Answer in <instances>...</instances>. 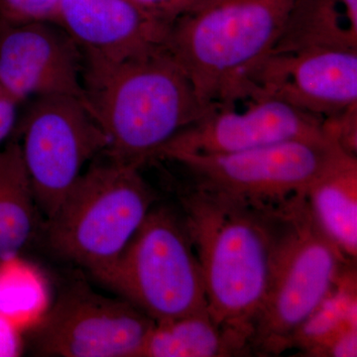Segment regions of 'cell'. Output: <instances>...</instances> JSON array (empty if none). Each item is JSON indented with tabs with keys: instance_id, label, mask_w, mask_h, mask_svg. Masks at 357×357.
I'll list each match as a JSON object with an SVG mask.
<instances>
[{
	"instance_id": "6da1fadb",
	"label": "cell",
	"mask_w": 357,
	"mask_h": 357,
	"mask_svg": "<svg viewBox=\"0 0 357 357\" xmlns=\"http://www.w3.org/2000/svg\"><path fill=\"white\" fill-rule=\"evenodd\" d=\"M180 213L203 274L208 312L250 342L283 229V204L260 206L191 185Z\"/></svg>"
},
{
	"instance_id": "7a4b0ae2",
	"label": "cell",
	"mask_w": 357,
	"mask_h": 357,
	"mask_svg": "<svg viewBox=\"0 0 357 357\" xmlns=\"http://www.w3.org/2000/svg\"><path fill=\"white\" fill-rule=\"evenodd\" d=\"M84 59L83 102L109 139L105 154L119 161L140 168L211 109L167 46L124 60Z\"/></svg>"
},
{
	"instance_id": "3957f363",
	"label": "cell",
	"mask_w": 357,
	"mask_h": 357,
	"mask_svg": "<svg viewBox=\"0 0 357 357\" xmlns=\"http://www.w3.org/2000/svg\"><path fill=\"white\" fill-rule=\"evenodd\" d=\"M296 0H206L171 27L167 49L204 105L243 96L249 73L271 53Z\"/></svg>"
},
{
	"instance_id": "277c9868",
	"label": "cell",
	"mask_w": 357,
	"mask_h": 357,
	"mask_svg": "<svg viewBox=\"0 0 357 357\" xmlns=\"http://www.w3.org/2000/svg\"><path fill=\"white\" fill-rule=\"evenodd\" d=\"M107 157L79 176L45 225L52 250L91 274L119 258L157 201L139 167Z\"/></svg>"
},
{
	"instance_id": "5b68a950",
	"label": "cell",
	"mask_w": 357,
	"mask_h": 357,
	"mask_svg": "<svg viewBox=\"0 0 357 357\" xmlns=\"http://www.w3.org/2000/svg\"><path fill=\"white\" fill-rule=\"evenodd\" d=\"M283 218L269 288L251 337L252 354L261 356L290 349L298 328L354 264L319 227L306 195L283 204Z\"/></svg>"
},
{
	"instance_id": "8992f818",
	"label": "cell",
	"mask_w": 357,
	"mask_h": 357,
	"mask_svg": "<svg viewBox=\"0 0 357 357\" xmlns=\"http://www.w3.org/2000/svg\"><path fill=\"white\" fill-rule=\"evenodd\" d=\"M91 275L156 323L208 312L198 257L169 206L155 204L119 258Z\"/></svg>"
},
{
	"instance_id": "52a82bcc",
	"label": "cell",
	"mask_w": 357,
	"mask_h": 357,
	"mask_svg": "<svg viewBox=\"0 0 357 357\" xmlns=\"http://www.w3.org/2000/svg\"><path fill=\"white\" fill-rule=\"evenodd\" d=\"M345 152L330 139L287 141L238 153L178 155L192 185L260 206L306 195Z\"/></svg>"
},
{
	"instance_id": "ba28073f",
	"label": "cell",
	"mask_w": 357,
	"mask_h": 357,
	"mask_svg": "<svg viewBox=\"0 0 357 357\" xmlns=\"http://www.w3.org/2000/svg\"><path fill=\"white\" fill-rule=\"evenodd\" d=\"M20 145L37 206L49 218L109 139L82 98L46 96L28 109Z\"/></svg>"
},
{
	"instance_id": "9c48e42d",
	"label": "cell",
	"mask_w": 357,
	"mask_h": 357,
	"mask_svg": "<svg viewBox=\"0 0 357 357\" xmlns=\"http://www.w3.org/2000/svg\"><path fill=\"white\" fill-rule=\"evenodd\" d=\"M156 321L128 301L84 284L61 294L31 337L39 356L139 357Z\"/></svg>"
},
{
	"instance_id": "30bf717a",
	"label": "cell",
	"mask_w": 357,
	"mask_h": 357,
	"mask_svg": "<svg viewBox=\"0 0 357 357\" xmlns=\"http://www.w3.org/2000/svg\"><path fill=\"white\" fill-rule=\"evenodd\" d=\"M239 100L243 109L236 102L211 107L199 121L173 138L157 158L238 153L287 141L328 139L323 119L279 98L249 93Z\"/></svg>"
},
{
	"instance_id": "8fae6325",
	"label": "cell",
	"mask_w": 357,
	"mask_h": 357,
	"mask_svg": "<svg viewBox=\"0 0 357 357\" xmlns=\"http://www.w3.org/2000/svg\"><path fill=\"white\" fill-rule=\"evenodd\" d=\"M249 93L279 98L319 119L357 105V50L317 48L270 53L249 73Z\"/></svg>"
},
{
	"instance_id": "7c38bea8",
	"label": "cell",
	"mask_w": 357,
	"mask_h": 357,
	"mask_svg": "<svg viewBox=\"0 0 357 357\" xmlns=\"http://www.w3.org/2000/svg\"><path fill=\"white\" fill-rule=\"evenodd\" d=\"M84 53L53 21L0 22V91L18 103L29 98L83 100Z\"/></svg>"
},
{
	"instance_id": "4fadbf2b",
	"label": "cell",
	"mask_w": 357,
	"mask_h": 357,
	"mask_svg": "<svg viewBox=\"0 0 357 357\" xmlns=\"http://www.w3.org/2000/svg\"><path fill=\"white\" fill-rule=\"evenodd\" d=\"M54 22L84 55L119 61L167 46L172 26L131 0H61Z\"/></svg>"
},
{
	"instance_id": "5bb4252c",
	"label": "cell",
	"mask_w": 357,
	"mask_h": 357,
	"mask_svg": "<svg viewBox=\"0 0 357 357\" xmlns=\"http://www.w3.org/2000/svg\"><path fill=\"white\" fill-rule=\"evenodd\" d=\"M312 217L347 259L357 255V159L344 153L306 192Z\"/></svg>"
},
{
	"instance_id": "9a60e30c",
	"label": "cell",
	"mask_w": 357,
	"mask_h": 357,
	"mask_svg": "<svg viewBox=\"0 0 357 357\" xmlns=\"http://www.w3.org/2000/svg\"><path fill=\"white\" fill-rule=\"evenodd\" d=\"M250 342L215 323L208 312L156 323L139 357L250 356Z\"/></svg>"
},
{
	"instance_id": "2e32d148",
	"label": "cell",
	"mask_w": 357,
	"mask_h": 357,
	"mask_svg": "<svg viewBox=\"0 0 357 357\" xmlns=\"http://www.w3.org/2000/svg\"><path fill=\"white\" fill-rule=\"evenodd\" d=\"M38 211L18 141L0 148V261L20 255L38 227Z\"/></svg>"
},
{
	"instance_id": "e0dca14e",
	"label": "cell",
	"mask_w": 357,
	"mask_h": 357,
	"mask_svg": "<svg viewBox=\"0 0 357 357\" xmlns=\"http://www.w3.org/2000/svg\"><path fill=\"white\" fill-rule=\"evenodd\" d=\"M317 48L357 50V16L340 0H296L271 53Z\"/></svg>"
},
{
	"instance_id": "ac0fdd59",
	"label": "cell",
	"mask_w": 357,
	"mask_h": 357,
	"mask_svg": "<svg viewBox=\"0 0 357 357\" xmlns=\"http://www.w3.org/2000/svg\"><path fill=\"white\" fill-rule=\"evenodd\" d=\"M356 275L351 264L332 292L294 333L290 349L299 347L307 356H319L338 335L356 328Z\"/></svg>"
},
{
	"instance_id": "d6986e66",
	"label": "cell",
	"mask_w": 357,
	"mask_h": 357,
	"mask_svg": "<svg viewBox=\"0 0 357 357\" xmlns=\"http://www.w3.org/2000/svg\"><path fill=\"white\" fill-rule=\"evenodd\" d=\"M45 289L38 273L18 256L0 261V314L20 326L43 309Z\"/></svg>"
},
{
	"instance_id": "ffe728a7",
	"label": "cell",
	"mask_w": 357,
	"mask_h": 357,
	"mask_svg": "<svg viewBox=\"0 0 357 357\" xmlns=\"http://www.w3.org/2000/svg\"><path fill=\"white\" fill-rule=\"evenodd\" d=\"M61 0H0V22L7 24L53 21Z\"/></svg>"
},
{
	"instance_id": "44dd1931",
	"label": "cell",
	"mask_w": 357,
	"mask_h": 357,
	"mask_svg": "<svg viewBox=\"0 0 357 357\" xmlns=\"http://www.w3.org/2000/svg\"><path fill=\"white\" fill-rule=\"evenodd\" d=\"M145 13L161 22L172 26L192 13L206 0H131Z\"/></svg>"
},
{
	"instance_id": "7402d4cb",
	"label": "cell",
	"mask_w": 357,
	"mask_h": 357,
	"mask_svg": "<svg viewBox=\"0 0 357 357\" xmlns=\"http://www.w3.org/2000/svg\"><path fill=\"white\" fill-rule=\"evenodd\" d=\"M22 349L20 326L0 314V357L18 356Z\"/></svg>"
},
{
	"instance_id": "603a6c76",
	"label": "cell",
	"mask_w": 357,
	"mask_h": 357,
	"mask_svg": "<svg viewBox=\"0 0 357 357\" xmlns=\"http://www.w3.org/2000/svg\"><path fill=\"white\" fill-rule=\"evenodd\" d=\"M357 330L349 328L338 335L319 356L356 357L357 356Z\"/></svg>"
},
{
	"instance_id": "cb8c5ba5",
	"label": "cell",
	"mask_w": 357,
	"mask_h": 357,
	"mask_svg": "<svg viewBox=\"0 0 357 357\" xmlns=\"http://www.w3.org/2000/svg\"><path fill=\"white\" fill-rule=\"evenodd\" d=\"M20 103L8 96L0 93V146L10 135L16 121Z\"/></svg>"
},
{
	"instance_id": "d4e9b609",
	"label": "cell",
	"mask_w": 357,
	"mask_h": 357,
	"mask_svg": "<svg viewBox=\"0 0 357 357\" xmlns=\"http://www.w3.org/2000/svg\"><path fill=\"white\" fill-rule=\"evenodd\" d=\"M0 93H1V91H0Z\"/></svg>"
}]
</instances>
